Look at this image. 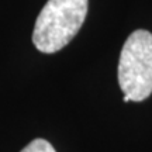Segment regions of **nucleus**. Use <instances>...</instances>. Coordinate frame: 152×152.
<instances>
[{"label":"nucleus","mask_w":152,"mask_h":152,"mask_svg":"<svg viewBox=\"0 0 152 152\" xmlns=\"http://www.w3.org/2000/svg\"><path fill=\"white\" fill-rule=\"evenodd\" d=\"M87 14V0H48L38 14L33 42L38 51L54 54L79 33Z\"/></svg>","instance_id":"obj_1"},{"label":"nucleus","mask_w":152,"mask_h":152,"mask_svg":"<svg viewBox=\"0 0 152 152\" xmlns=\"http://www.w3.org/2000/svg\"><path fill=\"white\" fill-rule=\"evenodd\" d=\"M118 85L131 102L152 94V34L137 30L127 38L118 61Z\"/></svg>","instance_id":"obj_2"},{"label":"nucleus","mask_w":152,"mask_h":152,"mask_svg":"<svg viewBox=\"0 0 152 152\" xmlns=\"http://www.w3.org/2000/svg\"><path fill=\"white\" fill-rule=\"evenodd\" d=\"M20 152H56V151H55L54 147H52L47 140L35 138V140H33L26 148H23Z\"/></svg>","instance_id":"obj_3"}]
</instances>
